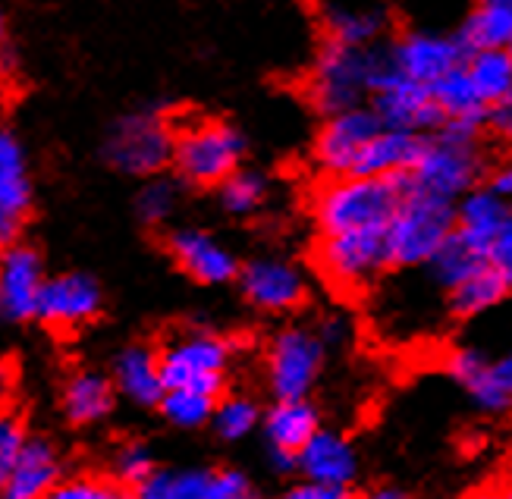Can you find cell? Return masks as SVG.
Returning <instances> with one entry per match:
<instances>
[{
    "instance_id": "6da1fadb",
    "label": "cell",
    "mask_w": 512,
    "mask_h": 499,
    "mask_svg": "<svg viewBox=\"0 0 512 499\" xmlns=\"http://www.w3.org/2000/svg\"><path fill=\"white\" fill-rule=\"evenodd\" d=\"M409 189V176H333L315 195L321 236L384 233Z\"/></svg>"
},
{
    "instance_id": "7a4b0ae2",
    "label": "cell",
    "mask_w": 512,
    "mask_h": 499,
    "mask_svg": "<svg viewBox=\"0 0 512 499\" xmlns=\"http://www.w3.org/2000/svg\"><path fill=\"white\" fill-rule=\"evenodd\" d=\"M387 66V44L371 48H346V44L327 41L315 57L308 79V98L324 117L362 107L371 98V85Z\"/></svg>"
},
{
    "instance_id": "3957f363",
    "label": "cell",
    "mask_w": 512,
    "mask_h": 499,
    "mask_svg": "<svg viewBox=\"0 0 512 499\" xmlns=\"http://www.w3.org/2000/svg\"><path fill=\"white\" fill-rule=\"evenodd\" d=\"M453 226H456L453 201L425 195L412 189L409 183L403 201H399V208L393 211L384 230L390 264H428L437 248L450 239Z\"/></svg>"
},
{
    "instance_id": "277c9868",
    "label": "cell",
    "mask_w": 512,
    "mask_h": 499,
    "mask_svg": "<svg viewBox=\"0 0 512 499\" xmlns=\"http://www.w3.org/2000/svg\"><path fill=\"white\" fill-rule=\"evenodd\" d=\"M242 154H246L242 135L220 120H202L180 132L173 129L170 164L189 186H198V189L220 186L230 173L239 170Z\"/></svg>"
},
{
    "instance_id": "5b68a950",
    "label": "cell",
    "mask_w": 512,
    "mask_h": 499,
    "mask_svg": "<svg viewBox=\"0 0 512 499\" xmlns=\"http://www.w3.org/2000/svg\"><path fill=\"white\" fill-rule=\"evenodd\" d=\"M481 154L475 148V139L469 135H456L450 129H440L434 139H425L412 170L406 173L412 189L456 201L459 195L472 192L481 176Z\"/></svg>"
},
{
    "instance_id": "8992f818",
    "label": "cell",
    "mask_w": 512,
    "mask_h": 499,
    "mask_svg": "<svg viewBox=\"0 0 512 499\" xmlns=\"http://www.w3.org/2000/svg\"><path fill=\"white\" fill-rule=\"evenodd\" d=\"M230 343L214 333H183L158 352V371L167 390H195L214 396L224 390Z\"/></svg>"
},
{
    "instance_id": "52a82bcc",
    "label": "cell",
    "mask_w": 512,
    "mask_h": 499,
    "mask_svg": "<svg viewBox=\"0 0 512 499\" xmlns=\"http://www.w3.org/2000/svg\"><path fill=\"white\" fill-rule=\"evenodd\" d=\"M104 157L120 173L154 176L161 173L173 157V126L161 110H136L126 113L110 129L104 142Z\"/></svg>"
},
{
    "instance_id": "ba28073f",
    "label": "cell",
    "mask_w": 512,
    "mask_h": 499,
    "mask_svg": "<svg viewBox=\"0 0 512 499\" xmlns=\"http://www.w3.org/2000/svg\"><path fill=\"white\" fill-rule=\"evenodd\" d=\"M453 233L497 270L512 274V220L506 201L487 189L465 192L456 208Z\"/></svg>"
},
{
    "instance_id": "9c48e42d",
    "label": "cell",
    "mask_w": 512,
    "mask_h": 499,
    "mask_svg": "<svg viewBox=\"0 0 512 499\" xmlns=\"http://www.w3.org/2000/svg\"><path fill=\"white\" fill-rule=\"evenodd\" d=\"M315 261L330 286H337L343 292H362L390 264L387 239L384 233L321 236Z\"/></svg>"
},
{
    "instance_id": "30bf717a",
    "label": "cell",
    "mask_w": 512,
    "mask_h": 499,
    "mask_svg": "<svg viewBox=\"0 0 512 499\" xmlns=\"http://www.w3.org/2000/svg\"><path fill=\"white\" fill-rule=\"evenodd\" d=\"M371 113L381 120L384 129H399L412 135L437 129L443 123L431 101L428 85H418L406 76H399L390 66V57L381 76L371 85Z\"/></svg>"
},
{
    "instance_id": "8fae6325",
    "label": "cell",
    "mask_w": 512,
    "mask_h": 499,
    "mask_svg": "<svg viewBox=\"0 0 512 499\" xmlns=\"http://www.w3.org/2000/svg\"><path fill=\"white\" fill-rule=\"evenodd\" d=\"M324 361V343L311 330H283L267 352V377L280 402L305 399Z\"/></svg>"
},
{
    "instance_id": "7c38bea8",
    "label": "cell",
    "mask_w": 512,
    "mask_h": 499,
    "mask_svg": "<svg viewBox=\"0 0 512 499\" xmlns=\"http://www.w3.org/2000/svg\"><path fill=\"white\" fill-rule=\"evenodd\" d=\"M381 129L384 126L371 113V107H352L343 113H333L318 132V145H315L318 164L330 176H349L355 161H359V154L365 151V145Z\"/></svg>"
},
{
    "instance_id": "4fadbf2b",
    "label": "cell",
    "mask_w": 512,
    "mask_h": 499,
    "mask_svg": "<svg viewBox=\"0 0 512 499\" xmlns=\"http://www.w3.org/2000/svg\"><path fill=\"white\" fill-rule=\"evenodd\" d=\"M390 66L418 85H431L440 76H447L450 70L465 60V51L459 48L456 35H437V32H409L396 44L387 48Z\"/></svg>"
},
{
    "instance_id": "5bb4252c",
    "label": "cell",
    "mask_w": 512,
    "mask_h": 499,
    "mask_svg": "<svg viewBox=\"0 0 512 499\" xmlns=\"http://www.w3.org/2000/svg\"><path fill=\"white\" fill-rule=\"evenodd\" d=\"M101 311V289L85 274H63L44 280L38 292L35 317L54 330H76L88 321H95Z\"/></svg>"
},
{
    "instance_id": "9a60e30c",
    "label": "cell",
    "mask_w": 512,
    "mask_h": 499,
    "mask_svg": "<svg viewBox=\"0 0 512 499\" xmlns=\"http://www.w3.org/2000/svg\"><path fill=\"white\" fill-rule=\"evenodd\" d=\"M32 208V183L26 151L10 129H0V248L19 239Z\"/></svg>"
},
{
    "instance_id": "2e32d148",
    "label": "cell",
    "mask_w": 512,
    "mask_h": 499,
    "mask_svg": "<svg viewBox=\"0 0 512 499\" xmlns=\"http://www.w3.org/2000/svg\"><path fill=\"white\" fill-rule=\"evenodd\" d=\"M41 283L44 267L35 248L19 242L0 248V317H7V321L35 317Z\"/></svg>"
},
{
    "instance_id": "e0dca14e",
    "label": "cell",
    "mask_w": 512,
    "mask_h": 499,
    "mask_svg": "<svg viewBox=\"0 0 512 499\" xmlns=\"http://www.w3.org/2000/svg\"><path fill=\"white\" fill-rule=\"evenodd\" d=\"M450 374L472 393V399L491 415H503L512 402V365L506 358H484L478 349H456L447 361Z\"/></svg>"
},
{
    "instance_id": "ac0fdd59",
    "label": "cell",
    "mask_w": 512,
    "mask_h": 499,
    "mask_svg": "<svg viewBox=\"0 0 512 499\" xmlns=\"http://www.w3.org/2000/svg\"><path fill=\"white\" fill-rule=\"evenodd\" d=\"M321 26L327 41L346 44V48H371L381 44L387 32V10L374 0H324Z\"/></svg>"
},
{
    "instance_id": "d6986e66",
    "label": "cell",
    "mask_w": 512,
    "mask_h": 499,
    "mask_svg": "<svg viewBox=\"0 0 512 499\" xmlns=\"http://www.w3.org/2000/svg\"><path fill=\"white\" fill-rule=\"evenodd\" d=\"M246 299L261 311H289L305 299V280L293 264L274 258L252 261L239 274Z\"/></svg>"
},
{
    "instance_id": "ffe728a7",
    "label": "cell",
    "mask_w": 512,
    "mask_h": 499,
    "mask_svg": "<svg viewBox=\"0 0 512 499\" xmlns=\"http://www.w3.org/2000/svg\"><path fill=\"white\" fill-rule=\"evenodd\" d=\"M60 484V459L48 440H26L7 474L0 499H48Z\"/></svg>"
},
{
    "instance_id": "44dd1931",
    "label": "cell",
    "mask_w": 512,
    "mask_h": 499,
    "mask_svg": "<svg viewBox=\"0 0 512 499\" xmlns=\"http://www.w3.org/2000/svg\"><path fill=\"white\" fill-rule=\"evenodd\" d=\"M167 248H170L173 261L198 283H227L236 277V270H239L236 258L227 252V248L202 230L173 233Z\"/></svg>"
},
{
    "instance_id": "7402d4cb",
    "label": "cell",
    "mask_w": 512,
    "mask_h": 499,
    "mask_svg": "<svg viewBox=\"0 0 512 499\" xmlns=\"http://www.w3.org/2000/svg\"><path fill=\"white\" fill-rule=\"evenodd\" d=\"M296 468L315 484L349 487V481L355 478V452L343 437L330 434V430H318L296 452Z\"/></svg>"
},
{
    "instance_id": "603a6c76",
    "label": "cell",
    "mask_w": 512,
    "mask_h": 499,
    "mask_svg": "<svg viewBox=\"0 0 512 499\" xmlns=\"http://www.w3.org/2000/svg\"><path fill=\"white\" fill-rule=\"evenodd\" d=\"M421 145H425L421 135L381 129L365 145V151L359 154V161H355L349 176H403L412 170Z\"/></svg>"
},
{
    "instance_id": "cb8c5ba5",
    "label": "cell",
    "mask_w": 512,
    "mask_h": 499,
    "mask_svg": "<svg viewBox=\"0 0 512 499\" xmlns=\"http://www.w3.org/2000/svg\"><path fill=\"white\" fill-rule=\"evenodd\" d=\"M117 387L123 396H129L139 405H158L164 396V383H161V371H158V352H151L145 346H129L120 358H117Z\"/></svg>"
},
{
    "instance_id": "d4e9b609",
    "label": "cell",
    "mask_w": 512,
    "mask_h": 499,
    "mask_svg": "<svg viewBox=\"0 0 512 499\" xmlns=\"http://www.w3.org/2000/svg\"><path fill=\"white\" fill-rule=\"evenodd\" d=\"M264 430H267V440H271L274 452L296 456V452L318 434V412L305 399L277 402L274 412L267 415Z\"/></svg>"
},
{
    "instance_id": "484cf974",
    "label": "cell",
    "mask_w": 512,
    "mask_h": 499,
    "mask_svg": "<svg viewBox=\"0 0 512 499\" xmlns=\"http://www.w3.org/2000/svg\"><path fill=\"white\" fill-rule=\"evenodd\" d=\"M63 412L73 424H95L114 412V387L101 374H76L63 387Z\"/></svg>"
},
{
    "instance_id": "4316f807",
    "label": "cell",
    "mask_w": 512,
    "mask_h": 499,
    "mask_svg": "<svg viewBox=\"0 0 512 499\" xmlns=\"http://www.w3.org/2000/svg\"><path fill=\"white\" fill-rule=\"evenodd\" d=\"M475 95L484 107L509 101L512 95V57L509 51H478L462 60Z\"/></svg>"
},
{
    "instance_id": "83f0119b",
    "label": "cell",
    "mask_w": 512,
    "mask_h": 499,
    "mask_svg": "<svg viewBox=\"0 0 512 499\" xmlns=\"http://www.w3.org/2000/svg\"><path fill=\"white\" fill-rule=\"evenodd\" d=\"M512 38V7H475L472 16L465 19L456 41L469 54L478 51H506Z\"/></svg>"
},
{
    "instance_id": "f1b7e54d",
    "label": "cell",
    "mask_w": 512,
    "mask_h": 499,
    "mask_svg": "<svg viewBox=\"0 0 512 499\" xmlns=\"http://www.w3.org/2000/svg\"><path fill=\"white\" fill-rule=\"evenodd\" d=\"M509 277L506 270H497L491 264H484L481 270L469 280H462L459 286L450 289V302H453V311L459 317H472V314H481L487 308H494L506 299L509 292Z\"/></svg>"
},
{
    "instance_id": "f546056e",
    "label": "cell",
    "mask_w": 512,
    "mask_h": 499,
    "mask_svg": "<svg viewBox=\"0 0 512 499\" xmlns=\"http://www.w3.org/2000/svg\"><path fill=\"white\" fill-rule=\"evenodd\" d=\"M431 267H434V274H437V280L447 286V289H453V286H459L462 280H469L475 270H481L487 261L475 252L472 245H465L456 233H450V239L443 242L437 252H434V258L428 261Z\"/></svg>"
},
{
    "instance_id": "4dcf8cb0",
    "label": "cell",
    "mask_w": 512,
    "mask_h": 499,
    "mask_svg": "<svg viewBox=\"0 0 512 499\" xmlns=\"http://www.w3.org/2000/svg\"><path fill=\"white\" fill-rule=\"evenodd\" d=\"M264 198H267V183L264 176L252 170H236L220 183V204L236 217L255 214L264 204Z\"/></svg>"
},
{
    "instance_id": "1f68e13d",
    "label": "cell",
    "mask_w": 512,
    "mask_h": 499,
    "mask_svg": "<svg viewBox=\"0 0 512 499\" xmlns=\"http://www.w3.org/2000/svg\"><path fill=\"white\" fill-rule=\"evenodd\" d=\"M214 396H205V393H195V390H167L161 396V408L164 415L180 424V427H198L205 424L211 415H214Z\"/></svg>"
},
{
    "instance_id": "d6a6232c",
    "label": "cell",
    "mask_w": 512,
    "mask_h": 499,
    "mask_svg": "<svg viewBox=\"0 0 512 499\" xmlns=\"http://www.w3.org/2000/svg\"><path fill=\"white\" fill-rule=\"evenodd\" d=\"M258 424V408L249 399H227L224 405H214V427L224 440L249 437Z\"/></svg>"
},
{
    "instance_id": "836d02e7",
    "label": "cell",
    "mask_w": 512,
    "mask_h": 499,
    "mask_svg": "<svg viewBox=\"0 0 512 499\" xmlns=\"http://www.w3.org/2000/svg\"><path fill=\"white\" fill-rule=\"evenodd\" d=\"M48 499H129L126 490L117 481L107 478H73V481H60Z\"/></svg>"
},
{
    "instance_id": "e575fe53",
    "label": "cell",
    "mask_w": 512,
    "mask_h": 499,
    "mask_svg": "<svg viewBox=\"0 0 512 499\" xmlns=\"http://www.w3.org/2000/svg\"><path fill=\"white\" fill-rule=\"evenodd\" d=\"M114 474H117V484L123 487H142L151 474H154V462H151V452L139 443H129L117 452V462H114Z\"/></svg>"
},
{
    "instance_id": "d590c367",
    "label": "cell",
    "mask_w": 512,
    "mask_h": 499,
    "mask_svg": "<svg viewBox=\"0 0 512 499\" xmlns=\"http://www.w3.org/2000/svg\"><path fill=\"white\" fill-rule=\"evenodd\" d=\"M176 208V186L167 179H154L139 195V214L145 223H164Z\"/></svg>"
},
{
    "instance_id": "8d00e7d4",
    "label": "cell",
    "mask_w": 512,
    "mask_h": 499,
    "mask_svg": "<svg viewBox=\"0 0 512 499\" xmlns=\"http://www.w3.org/2000/svg\"><path fill=\"white\" fill-rule=\"evenodd\" d=\"M26 440L29 437H26V430H22V421L10 412H0V487H4L7 474Z\"/></svg>"
},
{
    "instance_id": "74e56055",
    "label": "cell",
    "mask_w": 512,
    "mask_h": 499,
    "mask_svg": "<svg viewBox=\"0 0 512 499\" xmlns=\"http://www.w3.org/2000/svg\"><path fill=\"white\" fill-rule=\"evenodd\" d=\"M205 499H252V484L239 471H211Z\"/></svg>"
},
{
    "instance_id": "f35d334b",
    "label": "cell",
    "mask_w": 512,
    "mask_h": 499,
    "mask_svg": "<svg viewBox=\"0 0 512 499\" xmlns=\"http://www.w3.org/2000/svg\"><path fill=\"white\" fill-rule=\"evenodd\" d=\"M283 499H352L346 487H330V484H315L305 481L293 490H286Z\"/></svg>"
},
{
    "instance_id": "ab89813d",
    "label": "cell",
    "mask_w": 512,
    "mask_h": 499,
    "mask_svg": "<svg viewBox=\"0 0 512 499\" xmlns=\"http://www.w3.org/2000/svg\"><path fill=\"white\" fill-rule=\"evenodd\" d=\"M484 126H487V129H494L497 135H509V129H512V104L503 101V104L487 107V113H484Z\"/></svg>"
},
{
    "instance_id": "60d3db41",
    "label": "cell",
    "mask_w": 512,
    "mask_h": 499,
    "mask_svg": "<svg viewBox=\"0 0 512 499\" xmlns=\"http://www.w3.org/2000/svg\"><path fill=\"white\" fill-rule=\"evenodd\" d=\"M487 192H494L497 198H509V192H512V173H509V167H497L491 176H487Z\"/></svg>"
},
{
    "instance_id": "b9f144b4",
    "label": "cell",
    "mask_w": 512,
    "mask_h": 499,
    "mask_svg": "<svg viewBox=\"0 0 512 499\" xmlns=\"http://www.w3.org/2000/svg\"><path fill=\"white\" fill-rule=\"evenodd\" d=\"M0 73H4V76L16 73V54H13V48H10L7 41L0 44Z\"/></svg>"
},
{
    "instance_id": "7bdbcfd3",
    "label": "cell",
    "mask_w": 512,
    "mask_h": 499,
    "mask_svg": "<svg viewBox=\"0 0 512 499\" xmlns=\"http://www.w3.org/2000/svg\"><path fill=\"white\" fill-rule=\"evenodd\" d=\"M465 499H509V493H506L503 484H491V487H481V490L469 493Z\"/></svg>"
},
{
    "instance_id": "ee69618b",
    "label": "cell",
    "mask_w": 512,
    "mask_h": 499,
    "mask_svg": "<svg viewBox=\"0 0 512 499\" xmlns=\"http://www.w3.org/2000/svg\"><path fill=\"white\" fill-rule=\"evenodd\" d=\"M365 499H412V496L403 493V490H396V487H377V490H371Z\"/></svg>"
},
{
    "instance_id": "f6af8a7d",
    "label": "cell",
    "mask_w": 512,
    "mask_h": 499,
    "mask_svg": "<svg viewBox=\"0 0 512 499\" xmlns=\"http://www.w3.org/2000/svg\"><path fill=\"white\" fill-rule=\"evenodd\" d=\"M481 7H512V0H478Z\"/></svg>"
},
{
    "instance_id": "bcb514c9",
    "label": "cell",
    "mask_w": 512,
    "mask_h": 499,
    "mask_svg": "<svg viewBox=\"0 0 512 499\" xmlns=\"http://www.w3.org/2000/svg\"><path fill=\"white\" fill-rule=\"evenodd\" d=\"M4 38H7V16L0 10V44H4Z\"/></svg>"
},
{
    "instance_id": "7dc6e473",
    "label": "cell",
    "mask_w": 512,
    "mask_h": 499,
    "mask_svg": "<svg viewBox=\"0 0 512 499\" xmlns=\"http://www.w3.org/2000/svg\"><path fill=\"white\" fill-rule=\"evenodd\" d=\"M136 499H148V496H139V493H136Z\"/></svg>"
}]
</instances>
